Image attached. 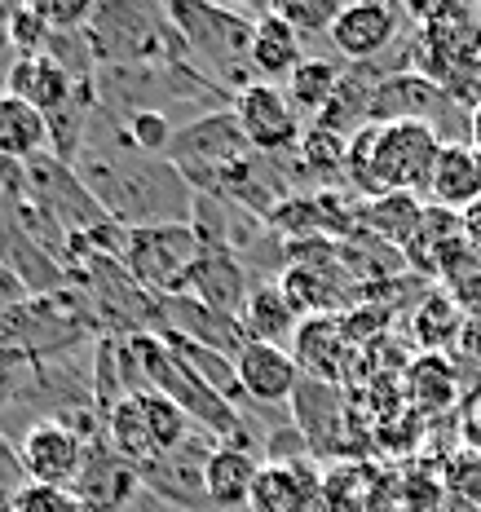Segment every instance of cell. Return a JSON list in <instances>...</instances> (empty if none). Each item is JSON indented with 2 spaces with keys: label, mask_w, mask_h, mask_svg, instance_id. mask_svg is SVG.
Wrapping results in <instances>:
<instances>
[{
  "label": "cell",
  "mask_w": 481,
  "mask_h": 512,
  "mask_svg": "<svg viewBox=\"0 0 481 512\" xmlns=\"http://www.w3.org/2000/svg\"><path fill=\"white\" fill-rule=\"evenodd\" d=\"M71 168L84 181V190L98 199V208L124 230L190 226L195 217V186L181 177V168L168 155L133 151L111 106L93 111L89 137Z\"/></svg>",
  "instance_id": "1"
},
{
  "label": "cell",
  "mask_w": 481,
  "mask_h": 512,
  "mask_svg": "<svg viewBox=\"0 0 481 512\" xmlns=\"http://www.w3.org/2000/svg\"><path fill=\"white\" fill-rule=\"evenodd\" d=\"M128 345H133V358L142 367V380L151 393H164L173 407H181L190 424H199L208 437H221V442H252L248 429H243V415L230 398H221L212 384H203L195 371L181 362L173 349L159 340V332H128Z\"/></svg>",
  "instance_id": "2"
},
{
  "label": "cell",
  "mask_w": 481,
  "mask_h": 512,
  "mask_svg": "<svg viewBox=\"0 0 481 512\" xmlns=\"http://www.w3.org/2000/svg\"><path fill=\"white\" fill-rule=\"evenodd\" d=\"M164 9L173 18V27L181 31V40H186L190 62L208 67L212 76H230L234 89L256 84L248 67L252 31H256L252 14L230 9V5H208V0H173Z\"/></svg>",
  "instance_id": "3"
},
{
  "label": "cell",
  "mask_w": 481,
  "mask_h": 512,
  "mask_svg": "<svg viewBox=\"0 0 481 512\" xmlns=\"http://www.w3.org/2000/svg\"><path fill=\"white\" fill-rule=\"evenodd\" d=\"M203 252V239L195 226H142L124 230L120 265L142 292L155 296H177L186 292V274Z\"/></svg>",
  "instance_id": "4"
},
{
  "label": "cell",
  "mask_w": 481,
  "mask_h": 512,
  "mask_svg": "<svg viewBox=\"0 0 481 512\" xmlns=\"http://www.w3.org/2000/svg\"><path fill=\"white\" fill-rule=\"evenodd\" d=\"M234 120H239L243 137L256 155H287L301 146V111L292 106L287 89L279 84H248V89L234 93Z\"/></svg>",
  "instance_id": "5"
},
{
  "label": "cell",
  "mask_w": 481,
  "mask_h": 512,
  "mask_svg": "<svg viewBox=\"0 0 481 512\" xmlns=\"http://www.w3.org/2000/svg\"><path fill=\"white\" fill-rule=\"evenodd\" d=\"M89 455V442L62 420H40L23 433V468L31 486H58L71 490Z\"/></svg>",
  "instance_id": "6"
},
{
  "label": "cell",
  "mask_w": 481,
  "mask_h": 512,
  "mask_svg": "<svg viewBox=\"0 0 481 512\" xmlns=\"http://www.w3.org/2000/svg\"><path fill=\"white\" fill-rule=\"evenodd\" d=\"M155 318H159V332H177V336L195 340V345L212 349V354H221V358H230V362L239 358L243 345H248V336H243L239 318L217 314V309L195 301L190 292L155 296Z\"/></svg>",
  "instance_id": "7"
},
{
  "label": "cell",
  "mask_w": 481,
  "mask_h": 512,
  "mask_svg": "<svg viewBox=\"0 0 481 512\" xmlns=\"http://www.w3.org/2000/svg\"><path fill=\"white\" fill-rule=\"evenodd\" d=\"M133 490H142L137 468L128 460H120L106 437H93L76 486H71V495L84 504V512H120L128 499H133Z\"/></svg>",
  "instance_id": "8"
},
{
  "label": "cell",
  "mask_w": 481,
  "mask_h": 512,
  "mask_svg": "<svg viewBox=\"0 0 481 512\" xmlns=\"http://www.w3.org/2000/svg\"><path fill=\"white\" fill-rule=\"evenodd\" d=\"M234 376H239V393L261 407H283V402L296 398L301 389V367H296L292 349H279V345H248L239 349L234 358Z\"/></svg>",
  "instance_id": "9"
},
{
  "label": "cell",
  "mask_w": 481,
  "mask_h": 512,
  "mask_svg": "<svg viewBox=\"0 0 481 512\" xmlns=\"http://www.w3.org/2000/svg\"><path fill=\"white\" fill-rule=\"evenodd\" d=\"M186 292L195 296V301L212 305L217 314L239 318L243 305H248L252 279H248L243 261L230 248H212V243H203V252L195 256V265H190V274H186Z\"/></svg>",
  "instance_id": "10"
},
{
  "label": "cell",
  "mask_w": 481,
  "mask_h": 512,
  "mask_svg": "<svg viewBox=\"0 0 481 512\" xmlns=\"http://www.w3.org/2000/svg\"><path fill=\"white\" fill-rule=\"evenodd\" d=\"M446 106H455L446 98L442 89L420 76V71H389V76L380 80L376 98L367 106V120L371 124H398V120H415V124H429L446 111Z\"/></svg>",
  "instance_id": "11"
},
{
  "label": "cell",
  "mask_w": 481,
  "mask_h": 512,
  "mask_svg": "<svg viewBox=\"0 0 481 512\" xmlns=\"http://www.w3.org/2000/svg\"><path fill=\"white\" fill-rule=\"evenodd\" d=\"M398 36V9L380 5V0H358V5H340L336 23H331L327 40L336 53H345L349 62H376Z\"/></svg>",
  "instance_id": "12"
},
{
  "label": "cell",
  "mask_w": 481,
  "mask_h": 512,
  "mask_svg": "<svg viewBox=\"0 0 481 512\" xmlns=\"http://www.w3.org/2000/svg\"><path fill=\"white\" fill-rule=\"evenodd\" d=\"M256 477H261V455L252 451V442H217L203 464V495L212 508L239 512L248 508Z\"/></svg>",
  "instance_id": "13"
},
{
  "label": "cell",
  "mask_w": 481,
  "mask_h": 512,
  "mask_svg": "<svg viewBox=\"0 0 481 512\" xmlns=\"http://www.w3.org/2000/svg\"><path fill=\"white\" fill-rule=\"evenodd\" d=\"M314 504H323V473L309 460H292L261 464L248 512H314Z\"/></svg>",
  "instance_id": "14"
},
{
  "label": "cell",
  "mask_w": 481,
  "mask_h": 512,
  "mask_svg": "<svg viewBox=\"0 0 481 512\" xmlns=\"http://www.w3.org/2000/svg\"><path fill=\"white\" fill-rule=\"evenodd\" d=\"M5 89L14 93V98H23L27 106H36L45 120H53L58 111H67V106L76 102V93L84 84L71 76L62 62H53L49 53H36V58H14V67H9V76H5Z\"/></svg>",
  "instance_id": "15"
},
{
  "label": "cell",
  "mask_w": 481,
  "mask_h": 512,
  "mask_svg": "<svg viewBox=\"0 0 481 512\" xmlns=\"http://www.w3.org/2000/svg\"><path fill=\"white\" fill-rule=\"evenodd\" d=\"M424 195H429L433 208L455 212V217L477 208L481 204V155L468 142H442V155H437Z\"/></svg>",
  "instance_id": "16"
},
{
  "label": "cell",
  "mask_w": 481,
  "mask_h": 512,
  "mask_svg": "<svg viewBox=\"0 0 481 512\" xmlns=\"http://www.w3.org/2000/svg\"><path fill=\"white\" fill-rule=\"evenodd\" d=\"M349 349L354 345H349V336H345V323H336V314H323V318H305V323L296 327L292 358L305 380H318V384L336 389V384L345 380Z\"/></svg>",
  "instance_id": "17"
},
{
  "label": "cell",
  "mask_w": 481,
  "mask_h": 512,
  "mask_svg": "<svg viewBox=\"0 0 481 512\" xmlns=\"http://www.w3.org/2000/svg\"><path fill=\"white\" fill-rule=\"evenodd\" d=\"M208 455H212V446H203L190 437L186 446H177V451L155 455L151 464H142L137 477H142L146 490H159V495L173 499V504L195 508L199 499H208L203 495V464H208Z\"/></svg>",
  "instance_id": "18"
},
{
  "label": "cell",
  "mask_w": 481,
  "mask_h": 512,
  "mask_svg": "<svg viewBox=\"0 0 481 512\" xmlns=\"http://www.w3.org/2000/svg\"><path fill=\"white\" fill-rule=\"evenodd\" d=\"M305 36L296 27H287L274 9L256 14V31H252V53H248V67L252 80L261 84H279L292 80V71L305 62Z\"/></svg>",
  "instance_id": "19"
},
{
  "label": "cell",
  "mask_w": 481,
  "mask_h": 512,
  "mask_svg": "<svg viewBox=\"0 0 481 512\" xmlns=\"http://www.w3.org/2000/svg\"><path fill=\"white\" fill-rule=\"evenodd\" d=\"M424 212L429 208L420 204V195H398V190H393V195H376L362 204L358 226H367L380 243H389V248L411 252L424 230Z\"/></svg>",
  "instance_id": "20"
},
{
  "label": "cell",
  "mask_w": 481,
  "mask_h": 512,
  "mask_svg": "<svg viewBox=\"0 0 481 512\" xmlns=\"http://www.w3.org/2000/svg\"><path fill=\"white\" fill-rule=\"evenodd\" d=\"M296 318L301 314H296L292 301L283 296L279 279H265V283H252L248 305H243V314H239V327H243V336L248 340H256V345L287 349L283 340L296 336Z\"/></svg>",
  "instance_id": "21"
},
{
  "label": "cell",
  "mask_w": 481,
  "mask_h": 512,
  "mask_svg": "<svg viewBox=\"0 0 481 512\" xmlns=\"http://www.w3.org/2000/svg\"><path fill=\"white\" fill-rule=\"evenodd\" d=\"M49 151V120L23 98H0V159L5 164H31Z\"/></svg>",
  "instance_id": "22"
},
{
  "label": "cell",
  "mask_w": 481,
  "mask_h": 512,
  "mask_svg": "<svg viewBox=\"0 0 481 512\" xmlns=\"http://www.w3.org/2000/svg\"><path fill=\"white\" fill-rule=\"evenodd\" d=\"M340 80H345V67H336L331 58H305L301 67L292 71V80H287V98H292V106L301 115L318 120L331 106V98H336Z\"/></svg>",
  "instance_id": "23"
},
{
  "label": "cell",
  "mask_w": 481,
  "mask_h": 512,
  "mask_svg": "<svg viewBox=\"0 0 481 512\" xmlns=\"http://www.w3.org/2000/svg\"><path fill=\"white\" fill-rule=\"evenodd\" d=\"M279 287L283 296L292 301V309L301 318H323L336 309V283H327V274L309 261H292L287 270L279 274Z\"/></svg>",
  "instance_id": "24"
},
{
  "label": "cell",
  "mask_w": 481,
  "mask_h": 512,
  "mask_svg": "<svg viewBox=\"0 0 481 512\" xmlns=\"http://www.w3.org/2000/svg\"><path fill=\"white\" fill-rule=\"evenodd\" d=\"M464 327H468V314L459 309L455 296H446V292H429V301L415 309V340H420L424 354H437L442 345L459 340Z\"/></svg>",
  "instance_id": "25"
},
{
  "label": "cell",
  "mask_w": 481,
  "mask_h": 512,
  "mask_svg": "<svg viewBox=\"0 0 481 512\" xmlns=\"http://www.w3.org/2000/svg\"><path fill=\"white\" fill-rule=\"evenodd\" d=\"M296 159H301L305 173L336 177V173H345L349 137H345V133H336V128H327V124H305L301 146H296Z\"/></svg>",
  "instance_id": "26"
},
{
  "label": "cell",
  "mask_w": 481,
  "mask_h": 512,
  "mask_svg": "<svg viewBox=\"0 0 481 512\" xmlns=\"http://www.w3.org/2000/svg\"><path fill=\"white\" fill-rule=\"evenodd\" d=\"M406 384H411V402H415V407H424V411L451 407V402H455V371H451V362H442V354L415 358Z\"/></svg>",
  "instance_id": "27"
},
{
  "label": "cell",
  "mask_w": 481,
  "mask_h": 512,
  "mask_svg": "<svg viewBox=\"0 0 481 512\" xmlns=\"http://www.w3.org/2000/svg\"><path fill=\"white\" fill-rule=\"evenodd\" d=\"M437 477H442V490L451 499H473V504H481V451H473V446H459V451L446 455Z\"/></svg>",
  "instance_id": "28"
},
{
  "label": "cell",
  "mask_w": 481,
  "mask_h": 512,
  "mask_svg": "<svg viewBox=\"0 0 481 512\" xmlns=\"http://www.w3.org/2000/svg\"><path fill=\"white\" fill-rule=\"evenodd\" d=\"M270 9L283 18L287 27L301 31V36H323V40H327L331 23H336V14H340L336 0H283V5H270Z\"/></svg>",
  "instance_id": "29"
},
{
  "label": "cell",
  "mask_w": 481,
  "mask_h": 512,
  "mask_svg": "<svg viewBox=\"0 0 481 512\" xmlns=\"http://www.w3.org/2000/svg\"><path fill=\"white\" fill-rule=\"evenodd\" d=\"M14 512H84V504L58 486H23L14 495Z\"/></svg>",
  "instance_id": "30"
},
{
  "label": "cell",
  "mask_w": 481,
  "mask_h": 512,
  "mask_svg": "<svg viewBox=\"0 0 481 512\" xmlns=\"http://www.w3.org/2000/svg\"><path fill=\"white\" fill-rule=\"evenodd\" d=\"M468 146H473V151L481 155V102L473 106V111H468Z\"/></svg>",
  "instance_id": "31"
},
{
  "label": "cell",
  "mask_w": 481,
  "mask_h": 512,
  "mask_svg": "<svg viewBox=\"0 0 481 512\" xmlns=\"http://www.w3.org/2000/svg\"><path fill=\"white\" fill-rule=\"evenodd\" d=\"M464 230H468V239H473L477 248H481V204L464 212Z\"/></svg>",
  "instance_id": "32"
},
{
  "label": "cell",
  "mask_w": 481,
  "mask_h": 512,
  "mask_svg": "<svg viewBox=\"0 0 481 512\" xmlns=\"http://www.w3.org/2000/svg\"><path fill=\"white\" fill-rule=\"evenodd\" d=\"M442 512H481V504H473V499H451V495H446Z\"/></svg>",
  "instance_id": "33"
},
{
  "label": "cell",
  "mask_w": 481,
  "mask_h": 512,
  "mask_svg": "<svg viewBox=\"0 0 481 512\" xmlns=\"http://www.w3.org/2000/svg\"><path fill=\"white\" fill-rule=\"evenodd\" d=\"M9 18H14V9H0V49L9 45Z\"/></svg>",
  "instance_id": "34"
}]
</instances>
